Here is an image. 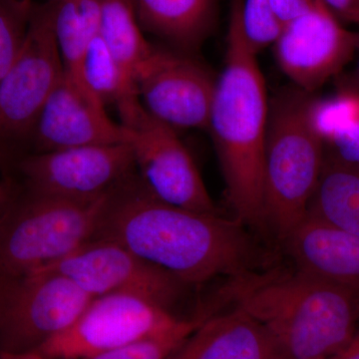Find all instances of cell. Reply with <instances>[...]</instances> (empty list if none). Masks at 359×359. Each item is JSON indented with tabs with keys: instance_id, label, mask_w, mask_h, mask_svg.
Here are the masks:
<instances>
[{
	"instance_id": "obj_12",
	"label": "cell",
	"mask_w": 359,
	"mask_h": 359,
	"mask_svg": "<svg viewBox=\"0 0 359 359\" xmlns=\"http://www.w3.org/2000/svg\"><path fill=\"white\" fill-rule=\"evenodd\" d=\"M135 169L128 143L37 152L21 163L30 192L77 201L109 195Z\"/></svg>"
},
{
	"instance_id": "obj_3",
	"label": "cell",
	"mask_w": 359,
	"mask_h": 359,
	"mask_svg": "<svg viewBox=\"0 0 359 359\" xmlns=\"http://www.w3.org/2000/svg\"><path fill=\"white\" fill-rule=\"evenodd\" d=\"M222 295L268 332L282 359H330L356 334L358 297L297 269L243 273Z\"/></svg>"
},
{
	"instance_id": "obj_34",
	"label": "cell",
	"mask_w": 359,
	"mask_h": 359,
	"mask_svg": "<svg viewBox=\"0 0 359 359\" xmlns=\"http://www.w3.org/2000/svg\"><path fill=\"white\" fill-rule=\"evenodd\" d=\"M358 51L359 52V43H358ZM355 75H356V80H358V86H359V57H358V66H356ZM355 88H358L359 89V87H355Z\"/></svg>"
},
{
	"instance_id": "obj_4",
	"label": "cell",
	"mask_w": 359,
	"mask_h": 359,
	"mask_svg": "<svg viewBox=\"0 0 359 359\" xmlns=\"http://www.w3.org/2000/svg\"><path fill=\"white\" fill-rule=\"evenodd\" d=\"M311 94L285 89L269 102L264 162V226L282 243L306 218L318 188L325 144L309 122Z\"/></svg>"
},
{
	"instance_id": "obj_17",
	"label": "cell",
	"mask_w": 359,
	"mask_h": 359,
	"mask_svg": "<svg viewBox=\"0 0 359 359\" xmlns=\"http://www.w3.org/2000/svg\"><path fill=\"white\" fill-rule=\"evenodd\" d=\"M196 359H282L271 335L237 309L212 316L211 327Z\"/></svg>"
},
{
	"instance_id": "obj_16",
	"label": "cell",
	"mask_w": 359,
	"mask_h": 359,
	"mask_svg": "<svg viewBox=\"0 0 359 359\" xmlns=\"http://www.w3.org/2000/svg\"><path fill=\"white\" fill-rule=\"evenodd\" d=\"M141 27L182 51L197 48L211 30L216 0H133Z\"/></svg>"
},
{
	"instance_id": "obj_7",
	"label": "cell",
	"mask_w": 359,
	"mask_h": 359,
	"mask_svg": "<svg viewBox=\"0 0 359 359\" xmlns=\"http://www.w3.org/2000/svg\"><path fill=\"white\" fill-rule=\"evenodd\" d=\"M142 183L157 199L192 211L218 209L176 130L149 114L140 99L117 108Z\"/></svg>"
},
{
	"instance_id": "obj_14",
	"label": "cell",
	"mask_w": 359,
	"mask_h": 359,
	"mask_svg": "<svg viewBox=\"0 0 359 359\" xmlns=\"http://www.w3.org/2000/svg\"><path fill=\"white\" fill-rule=\"evenodd\" d=\"M91 91L63 73L44 104L32 132L37 152L126 143L121 124Z\"/></svg>"
},
{
	"instance_id": "obj_10",
	"label": "cell",
	"mask_w": 359,
	"mask_h": 359,
	"mask_svg": "<svg viewBox=\"0 0 359 359\" xmlns=\"http://www.w3.org/2000/svg\"><path fill=\"white\" fill-rule=\"evenodd\" d=\"M40 269L65 276L92 297L140 295L168 309L178 301L186 287L164 269L123 245L102 238L90 241L65 259Z\"/></svg>"
},
{
	"instance_id": "obj_6",
	"label": "cell",
	"mask_w": 359,
	"mask_h": 359,
	"mask_svg": "<svg viewBox=\"0 0 359 359\" xmlns=\"http://www.w3.org/2000/svg\"><path fill=\"white\" fill-rule=\"evenodd\" d=\"M92 299L53 271L0 276V353L39 351L67 330Z\"/></svg>"
},
{
	"instance_id": "obj_24",
	"label": "cell",
	"mask_w": 359,
	"mask_h": 359,
	"mask_svg": "<svg viewBox=\"0 0 359 359\" xmlns=\"http://www.w3.org/2000/svg\"><path fill=\"white\" fill-rule=\"evenodd\" d=\"M241 25L245 40L255 53L275 44L283 22L269 0H241Z\"/></svg>"
},
{
	"instance_id": "obj_2",
	"label": "cell",
	"mask_w": 359,
	"mask_h": 359,
	"mask_svg": "<svg viewBox=\"0 0 359 359\" xmlns=\"http://www.w3.org/2000/svg\"><path fill=\"white\" fill-rule=\"evenodd\" d=\"M241 0H231L224 69L217 78L208 130L223 173L233 218L264 226V162L269 102L257 61L243 34Z\"/></svg>"
},
{
	"instance_id": "obj_22",
	"label": "cell",
	"mask_w": 359,
	"mask_h": 359,
	"mask_svg": "<svg viewBox=\"0 0 359 359\" xmlns=\"http://www.w3.org/2000/svg\"><path fill=\"white\" fill-rule=\"evenodd\" d=\"M308 117L314 133L330 145L359 122V89L346 87L327 98L311 97Z\"/></svg>"
},
{
	"instance_id": "obj_35",
	"label": "cell",
	"mask_w": 359,
	"mask_h": 359,
	"mask_svg": "<svg viewBox=\"0 0 359 359\" xmlns=\"http://www.w3.org/2000/svg\"><path fill=\"white\" fill-rule=\"evenodd\" d=\"M61 1H65V0H47V2H50V4H57ZM100 1H103V0H100Z\"/></svg>"
},
{
	"instance_id": "obj_15",
	"label": "cell",
	"mask_w": 359,
	"mask_h": 359,
	"mask_svg": "<svg viewBox=\"0 0 359 359\" xmlns=\"http://www.w3.org/2000/svg\"><path fill=\"white\" fill-rule=\"evenodd\" d=\"M280 244L297 271L359 297V236L308 212Z\"/></svg>"
},
{
	"instance_id": "obj_20",
	"label": "cell",
	"mask_w": 359,
	"mask_h": 359,
	"mask_svg": "<svg viewBox=\"0 0 359 359\" xmlns=\"http://www.w3.org/2000/svg\"><path fill=\"white\" fill-rule=\"evenodd\" d=\"M99 35L125 76L135 86V71L147 57L153 45L149 43L142 33L133 0L101 1Z\"/></svg>"
},
{
	"instance_id": "obj_29",
	"label": "cell",
	"mask_w": 359,
	"mask_h": 359,
	"mask_svg": "<svg viewBox=\"0 0 359 359\" xmlns=\"http://www.w3.org/2000/svg\"><path fill=\"white\" fill-rule=\"evenodd\" d=\"M339 20L359 25V0H323Z\"/></svg>"
},
{
	"instance_id": "obj_5",
	"label": "cell",
	"mask_w": 359,
	"mask_h": 359,
	"mask_svg": "<svg viewBox=\"0 0 359 359\" xmlns=\"http://www.w3.org/2000/svg\"><path fill=\"white\" fill-rule=\"evenodd\" d=\"M109 196L77 201L29 191L0 222V276L39 271L94 240Z\"/></svg>"
},
{
	"instance_id": "obj_32",
	"label": "cell",
	"mask_w": 359,
	"mask_h": 359,
	"mask_svg": "<svg viewBox=\"0 0 359 359\" xmlns=\"http://www.w3.org/2000/svg\"><path fill=\"white\" fill-rule=\"evenodd\" d=\"M11 188L6 184L0 183V222H1L8 208L11 207Z\"/></svg>"
},
{
	"instance_id": "obj_19",
	"label": "cell",
	"mask_w": 359,
	"mask_h": 359,
	"mask_svg": "<svg viewBox=\"0 0 359 359\" xmlns=\"http://www.w3.org/2000/svg\"><path fill=\"white\" fill-rule=\"evenodd\" d=\"M51 4L54 36L65 74L87 88L82 80V60L92 40L99 34L101 1L65 0Z\"/></svg>"
},
{
	"instance_id": "obj_11",
	"label": "cell",
	"mask_w": 359,
	"mask_h": 359,
	"mask_svg": "<svg viewBox=\"0 0 359 359\" xmlns=\"http://www.w3.org/2000/svg\"><path fill=\"white\" fill-rule=\"evenodd\" d=\"M216 81L196 59L154 46L134 74L142 105L176 131L208 129Z\"/></svg>"
},
{
	"instance_id": "obj_27",
	"label": "cell",
	"mask_w": 359,
	"mask_h": 359,
	"mask_svg": "<svg viewBox=\"0 0 359 359\" xmlns=\"http://www.w3.org/2000/svg\"><path fill=\"white\" fill-rule=\"evenodd\" d=\"M211 318L212 316L209 320H205L181 346H179L176 351H174L165 359H196L201 347L204 344L205 337L209 334Z\"/></svg>"
},
{
	"instance_id": "obj_26",
	"label": "cell",
	"mask_w": 359,
	"mask_h": 359,
	"mask_svg": "<svg viewBox=\"0 0 359 359\" xmlns=\"http://www.w3.org/2000/svg\"><path fill=\"white\" fill-rule=\"evenodd\" d=\"M328 146L332 150L330 154L344 162L359 165V122Z\"/></svg>"
},
{
	"instance_id": "obj_21",
	"label": "cell",
	"mask_w": 359,
	"mask_h": 359,
	"mask_svg": "<svg viewBox=\"0 0 359 359\" xmlns=\"http://www.w3.org/2000/svg\"><path fill=\"white\" fill-rule=\"evenodd\" d=\"M82 80L104 104H122L139 98L136 87L127 79L100 35L92 40L81 65Z\"/></svg>"
},
{
	"instance_id": "obj_25",
	"label": "cell",
	"mask_w": 359,
	"mask_h": 359,
	"mask_svg": "<svg viewBox=\"0 0 359 359\" xmlns=\"http://www.w3.org/2000/svg\"><path fill=\"white\" fill-rule=\"evenodd\" d=\"M28 20L0 4V83L20 53Z\"/></svg>"
},
{
	"instance_id": "obj_31",
	"label": "cell",
	"mask_w": 359,
	"mask_h": 359,
	"mask_svg": "<svg viewBox=\"0 0 359 359\" xmlns=\"http://www.w3.org/2000/svg\"><path fill=\"white\" fill-rule=\"evenodd\" d=\"M330 359H359V332L341 351Z\"/></svg>"
},
{
	"instance_id": "obj_23",
	"label": "cell",
	"mask_w": 359,
	"mask_h": 359,
	"mask_svg": "<svg viewBox=\"0 0 359 359\" xmlns=\"http://www.w3.org/2000/svg\"><path fill=\"white\" fill-rule=\"evenodd\" d=\"M210 318V314L204 313L189 320L183 318L178 325L160 334L135 340L87 359H165Z\"/></svg>"
},
{
	"instance_id": "obj_28",
	"label": "cell",
	"mask_w": 359,
	"mask_h": 359,
	"mask_svg": "<svg viewBox=\"0 0 359 359\" xmlns=\"http://www.w3.org/2000/svg\"><path fill=\"white\" fill-rule=\"evenodd\" d=\"M283 25L313 8L320 0H269Z\"/></svg>"
},
{
	"instance_id": "obj_1",
	"label": "cell",
	"mask_w": 359,
	"mask_h": 359,
	"mask_svg": "<svg viewBox=\"0 0 359 359\" xmlns=\"http://www.w3.org/2000/svg\"><path fill=\"white\" fill-rule=\"evenodd\" d=\"M248 229L233 217L163 202L133 175L110 194L94 240L117 243L195 285L257 271L259 252Z\"/></svg>"
},
{
	"instance_id": "obj_36",
	"label": "cell",
	"mask_w": 359,
	"mask_h": 359,
	"mask_svg": "<svg viewBox=\"0 0 359 359\" xmlns=\"http://www.w3.org/2000/svg\"><path fill=\"white\" fill-rule=\"evenodd\" d=\"M356 311H358V316L359 320V297H358V299H356Z\"/></svg>"
},
{
	"instance_id": "obj_33",
	"label": "cell",
	"mask_w": 359,
	"mask_h": 359,
	"mask_svg": "<svg viewBox=\"0 0 359 359\" xmlns=\"http://www.w3.org/2000/svg\"><path fill=\"white\" fill-rule=\"evenodd\" d=\"M0 359H48L37 351L23 353H0Z\"/></svg>"
},
{
	"instance_id": "obj_18",
	"label": "cell",
	"mask_w": 359,
	"mask_h": 359,
	"mask_svg": "<svg viewBox=\"0 0 359 359\" xmlns=\"http://www.w3.org/2000/svg\"><path fill=\"white\" fill-rule=\"evenodd\" d=\"M309 212L359 236V165L325 154Z\"/></svg>"
},
{
	"instance_id": "obj_8",
	"label": "cell",
	"mask_w": 359,
	"mask_h": 359,
	"mask_svg": "<svg viewBox=\"0 0 359 359\" xmlns=\"http://www.w3.org/2000/svg\"><path fill=\"white\" fill-rule=\"evenodd\" d=\"M183 318L157 302L130 294L93 297L67 330L40 347L48 359H87L160 334Z\"/></svg>"
},
{
	"instance_id": "obj_30",
	"label": "cell",
	"mask_w": 359,
	"mask_h": 359,
	"mask_svg": "<svg viewBox=\"0 0 359 359\" xmlns=\"http://www.w3.org/2000/svg\"><path fill=\"white\" fill-rule=\"evenodd\" d=\"M0 4L26 20H29L34 6L33 0H0Z\"/></svg>"
},
{
	"instance_id": "obj_13",
	"label": "cell",
	"mask_w": 359,
	"mask_h": 359,
	"mask_svg": "<svg viewBox=\"0 0 359 359\" xmlns=\"http://www.w3.org/2000/svg\"><path fill=\"white\" fill-rule=\"evenodd\" d=\"M359 33L342 26L323 0L283 25L273 44L276 60L295 87L313 94L358 51Z\"/></svg>"
},
{
	"instance_id": "obj_9",
	"label": "cell",
	"mask_w": 359,
	"mask_h": 359,
	"mask_svg": "<svg viewBox=\"0 0 359 359\" xmlns=\"http://www.w3.org/2000/svg\"><path fill=\"white\" fill-rule=\"evenodd\" d=\"M63 73L52 25V4L34 6L20 53L0 83V135L32 134Z\"/></svg>"
}]
</instances>
